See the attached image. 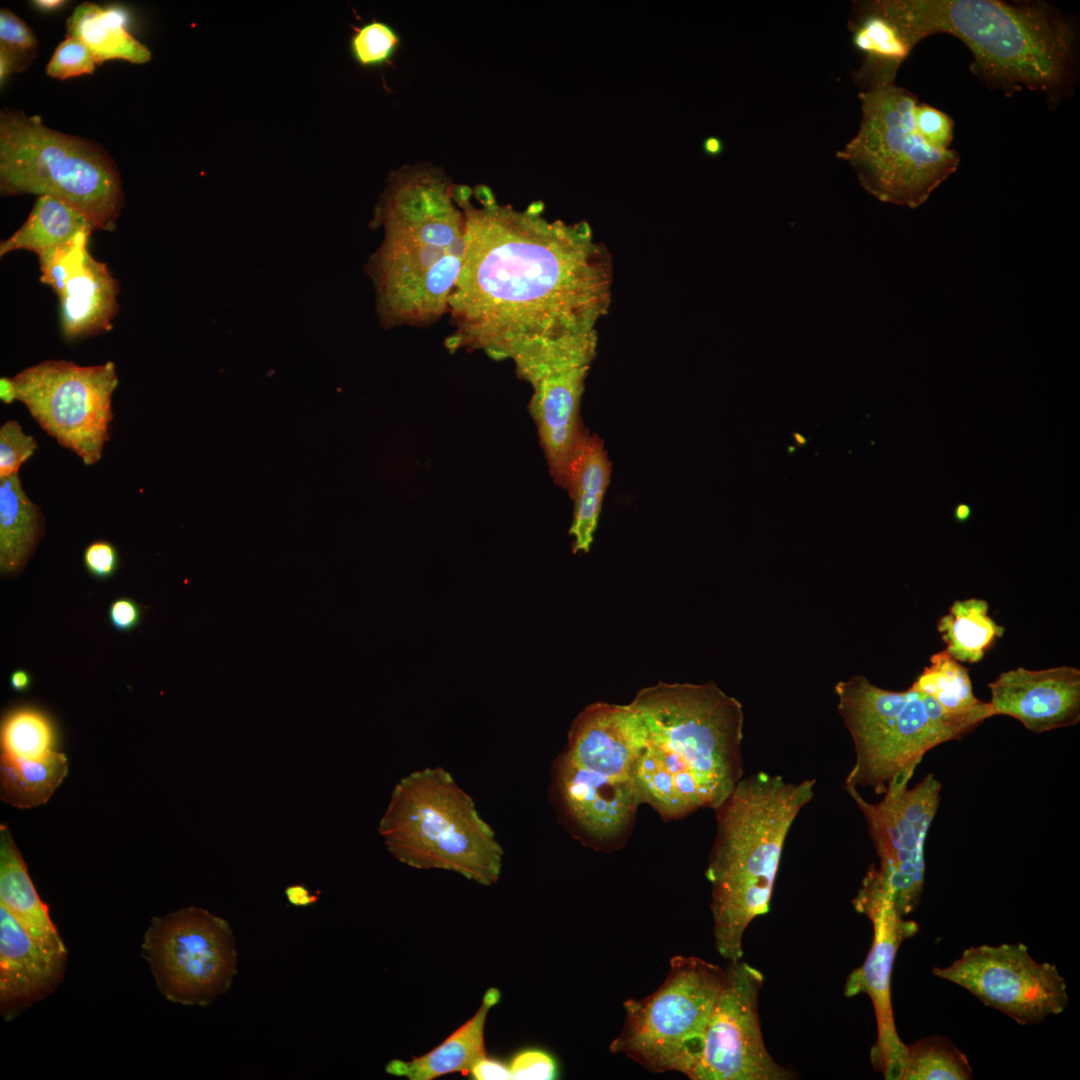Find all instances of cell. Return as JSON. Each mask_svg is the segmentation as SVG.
<instances>
[{
  "mask_svg": "<svg viewBox=\"0 0 1080 1080\" xmlns=\"http://www.w3.org/2000/svg\"><path fill=\"white\" fill-rule=\"evenodd\" d=\"M108 618L115 629L122 632H128L138 625L141 618V611L134 600L122 597L111 603L108 610Z\"/></svg>",
  "mask_w": 1080,
  "mask_h": 1080,
  "instance_id": "obj_43",
  "label": "cell"
},
{
  "mask_svg": "<svg viewBox=\"0 0 1080 1080\" xmlns=\"http://www.w3.org/2000/svg\"><path fill=\"white\" fill-rule=\"evenodd\" d=\"M87 571L96 578L111 577L118 567V552L107 541H95L89 544L83 554Z\"/></svg>",
  "mask_w": 1080,
  "mask_h": 1080,
  "instance_id": "obj_42",
  "label": "cell"
},
{
  "mask_svg": "<svg viewBox=\"0 0 1080 1080\" xmlns=\"http://www.w3.org/2000/svg\"><path fill=\"white\" fill-rule=\"evenodd\" d=\"M705 149L710 154H716L721 150V144L719 140L712 138L705 142Z\"/></svg>",
  "mask_w": 1080,
  "mask_h": 1080,
  "instance_id": "obj_49",
  "label": "cell"
},
{
  "mask_svg": "<svg viewBox=\"0 0 1080 1080\" xmlns=\"http://www.w3.org/2000/svg\"><path fill=\"white\" fill-rule=\"evenodd\" d=\"M9 681L15 691L21 692L29 688L31 677L27 671L18 669L11 673Z\"/></svg>",
  "mask_w": 1080,
  "mask_h": 1080,
  "instance_id": "obj_47",
  "label": "cell"
},
{
  "mask_svg": "<svg viewBox=\"0 0 1080 1080\" xmlns=\"http://www.w3.org/2000/svg\"><path fill=\"white\" fill-rule=\"evenodd\" d=\"M36 449V439L25 434L17 421H6L0 428V477L18 473Z\"/></svg>",
  "mask_w": 1080,
  "mask_h": 1080,
  "instance_id": "obj_39",
  "label": "cell"
},
{
  "mask_svg": "<svg viewBox=\"0 0 1080 1080\" xmlns=\"http://www.w3.org/2000/svg\"><path fill=\"white\" fill-rule=\"evenodd\" d=\"M475 1080H508L511 1073L508 1064L497 1059L487 1057L479 1059L471 1068L470 1073Z\"/></svg>",
  "mask_w": 1080,
  "mask_h": 1080,
  "instance_id": "obj_44",
  "label": "cell"
},
{
  "mask_svg": "<svg viewBox=\"0 0 1080 1080\" xmlns=\"http://www.w3.org/2000/svg\"><path fill=\"white\" fill-rule=\"evenodd\" d=\"M724 968L696 956L676 955L662 983L643 999L624 1002V1024L610 1051L655 1073L690 1076L722 989Z\"/></svg>",
  "mask_w": 1080,
  "mask_h": 1080,
  "instance_id": "obj_10",
  "label": "cell"
},
{
  "mask_svg": "<svg viewBox=\"0 0 1080 1080\" xmlns=\"http://www.w3.org/2000/svg\"><path fill=\"white\" fill-rule=\"evenodd\" d=\"M913 116L915 128L926 143L936 149H949L954 123L946 113L926 104H917Z\"/></svg>",
  "mask_w": 1080,
  "mask_h": 1080,
  "instance_id": "obj_40",
  "label": "cell"
},
{
  "mask_svg": "<svg viewBox=\"0 0 1080 1080\" xmlns=\"http://www.w3.org/2000/svg\"><path fill=\"white\" fill-rule=\"evenodd\" d=\"M609 477L610 463L602 441L585 433L566 486L574 500L570 534L574 537L575 552L590 549Z\"/></svg>",
  "mask_w": 1080,
  "mask_h": 1080,
  "instance_id": "obj_26",
  "label": "cell"
},
{
  "mask_svg": "<svg viewBox=\"0 0 1080 1080\" xmlns=\"http://www.w3.org/2000/svg\"><path fill=\"white\" fill-rule=\"evenodd\" d=\"M0 192L59 198L96 229L113 230L124 202L116 163L97 142L45 126L38 115L0 112Z\"/></svg>",
  "mask_w": 1080,
  "mask_h": 1080,
  "instance_id": "obj_8",
  "label": "cell"
},
{
  "mask_svg": "<svg viewBox=\"0 0 1080 1080\" xmlns=\"http://www.w3.org/2000/svg\"><path fill=\"white\" fill-rule=\"evenodd\" d=\"M646 742V726L631 703L595 702L573 720L564 752L589 771L615 780L634 781L635 766Z\"/></svg>",
  "mask_w": 1080,
  "mask_h": 1080,
  "instance_id": "obj_19",
  "label": "cell"
},
{
  "mask_svg": "<svg viewBox=\"0 0 1080 1080\" xmlns=\"http://www.w3.org/2000/svg\"><path fill=\"white\" fill-rule=\"evenodd\" d=\"M970 514V509L967 505L961 504L957 506L955 510V516L958 520H965Z\"/></svg>",
  "mask_w": 1080,
  "mask_h": 1080,
  "instance_id": "obj_50",
  "label": "cell"
},
{
  "mask_svg": "<svg viewBox=\"0 0 1080 1080\" xmlns=\"http://www.w3.org/2000/svg\"><path fill=\"white\" fill-rule=\"evenodd\" d=\"M87 230L96 227L80 210L59 198L38 196L23 225L1 241L0 256L16 250H28L38 256Z\"/></svg>",
  "mask_w": 1080,
  "mask_h": 1080,
  "instance_id": "obj_29",
  "label": "cell"
},
{
  "mask_svg": "<svg viewBox=\"0 0 1080 1080\" xmlns=\"http://www.w3.org/2000/svg\"><path fill=\"white\" fill-rule=\"evenodd\" d=\"M284 892L288 902L297 907L309 906L319 900V892L312 893L303 884L290 885Z\"/></svg>",
  "mask_w": 1080,
  "mask_h": 1080,
  "instance_id": "obj_45",
  "label": "cell"
},
{
  "mask_svg": "<svg viewBox=\"0 0 1080 1080\" xmlns=\"http://www.w3.org/2000/svg\"><path fill=\"white\" fill-rule=\"evenodd\" d=\"M67 773V757L58 751L39 760L1 757V798L17 808L37 807L50 799Z\"/></svg>",
  "mask_w": 1080,
  "mask_h": 1080,
  "instance_id": "obj_31",
  "label": "cell"
},
{
  "mask_svg": "<svg viewBox=\"0 0 1080 1080\" xmlns=\"http://www.w3.org/2000/svg\"><path fill=\"white\" fill-rule=\"evenodd\" d=\"M853 905L857 912L871 921L873 939L863 964L848 975L844 995L869 996L877 1024L876 1042L870 1051L871 1063L884 1079L901 1080L906 1044L896 1030L891 977L900 945L918 933L919 925L897 910L871 867L862 880Z\"/></svg>",
  "mask_w": 1080,
  "mask_h": 1080,
  "instance_id": "obj_16",
  "label": "cell"
},
{
  "mask_svg": "<svg viewBox=\"0 0 1080 1080\" xmlns=\"http://www.w3.org/2000/svg\"><path fill=\"white\" fill-rule=\"evenodd\" d=\"M910 779L896 778L878 803L866 801L856 788L844 787L867 823L879 858V866H872L874 873L903 916L921 901L924 845L941 800V783L934 774L913 788H908Z\"/></svg>",
  "mask_w": 1080,
  "mask_h": 1080,
  "instance_id": "obj_13",
  "label": "cell"
},
{
  "mask_svg": "<svg viewBox=\"0 0 1080 1080\" xmlns=\"http://www.w3.org/2000/svg\"><path fill=\"white\" fill-rule=\"evenodd\" d=\"M128 19V13L121 6L103 8L84 2L67 19V36L84 42L97 64L109 60L146 63L151 59V51L127 31Z\"/></svg>",
  "mask_w": 1080,
  "mask_h": 1080,
  "instance_id": "obj_27",
  "label": "cell"
},
{
  "mask_svg": "<svg viewBox=\"0 0 1080 1080\" xmlns=\"http://www.w3.org/2000/svg\"><path fill=\"white\" fill-rule=\"evenodd\" d=\"M97 65L90 48L80 39L67 36L56 47L46 73L57 79H68L83 74H91Z\"/></svg>",
  "mask_w": 1080,
  "mask_h": 1080,
  "instance_id": "obj_38",
  "label": "cell"
},
{
  "mask_svg": "<svg viewBox=\"0 0 1080 1080\" xmlns=\"http://www.w3.org/2000/svg\"><path fill=\"white\" fill-rule=\"evenodd\" d=\"M838 711L855 748L844 787L884 794L899 777H912L932 748L964 737L983 721L946 712L913 686L890 691L856 675L835 685Z\"/></svg>",
  "mask_w": 1080,
  "mask_h": 1080,
  "instance_id": "obj_7",
  "label": "cell"
},
{
  "mask_svg": "<svg viewBox=\"0 0 1080 1080\" xmlns=\"http://www.w3.org/2000/svg\"><path fill=\"white\" fill-rule=\"evenodd\" d=\"M465 251L448 301L451 351L514 363L596 331L611 302L612 260L585 222L501 205L486 185L453 187Z\"/></svg>",
  "mask_w": 1080,
  "mask_h": 1080,
  "instance_id": "obj_1",
  "label": "cell"
},
{
  "mask_svg": "<svg viewBox=\"0 0 1080 1080\" xmlns=\"http://www.w3.org/2000/svg\"><path fill=\"white\" fill-rule=\"evenodd\" d=\"M848 22L855 47L864 55L853 79L860 91L895 83L912 48L898 22L880 0L854 2Z\"/></svg>",
  "mask_w": 1080,
  "mask_h": 1080,
  "instance_id": "obj_22",
  "label": "cell"
},
{
  "mask_svg": "<svg viewBox=\"0 0 1080 1080\" xmlns=\"http://www.w3.org/2000/svg\"><path fill=\"white\" fill-rule=\"evenodd\" d=\"M64 0H34L31 4L42 12H54L65 6Z\"/></svg>",
  "mask_w": 1080,
  "mask_h": 1080,
  "instance_id": "obj_48",
  "label": "cell"
},
{
  "mask_svg": "<svg viewBox=\"0 0 1080 1080\" xmlns=\"http://www.w3.org/2000/svg\"><path fill=\"white\" fill-rule=\"evenodd\" d=\"M631 704L647 730L633 779L663 820L717 808L743 776L742 704L714 682L640 689Z\"/></svg>",
  "mask_w": 1080,
  "mask_h": 1080,
  "instance_id": "obj_3",
  "label": "cell"
},
{
  "mask_svg": "<svg viewBox=\"0 0 1080 1080\" xmlns=\"http://www.w3.org/2000/svg\"><path fill=\"white\" fill-rule=\"evenodd\" d=\"M38 40L31 28L12 11L0 10V83L28 68L36 57Z\"/></svg>",
  "mask_w": 1080,
  "mask_h": 1080,
  "instance_id": "obj_35",
  "label": "cell"
},
{
  "mask_svg": "<svg viewBox=\"0 0 1080 1080\" xmlns=\"http://www.w3.org/2000/svg\"><path fill=\"white\" fill-rule=\"evenodd\" d=\"M67 951H54L37 943L0 905V1012L12 1020L45 999L62 982Z\"/></svg>",
  "mask_w": 1080,
  "mask_h": 1080,
  "instance_id": "obj_20",
  "label": "cell"
},
{
  "mask_svg": "<svg viewBox=\"0 0 1080 1080\" xmlns=\"http://www.w3.org/2000/svg\"><path fill=\"white\" fill-rule=\"evenodd\" d=\"M500 998L501 993L497 988H489L476 1013L437 1047L409 1061L390 1060L385 1071L409 1080H432L454 1072L469 1075L473 1065L487 1055L484 1040L486 1018Z\"/></svg>",
  "mask_w": 1080,
  "mask_h": 1080,
  "instance_id": "obj_24",
  "label": "cell"
},
{
  "mask_svg": "<svg viewBox=\"0 0 1080 1080\" xmlns=\"http://www.w3.org/2000/svg\"><path fill=\"white\" fill-rule=\"evenodd\" d=\"M118 293L119 283L107 265L88 253L59 297L63 335L73 339L111 330Z\"/></svg>",
  "mask_w": 1080,
  "mask_h": 1080,
  "instance_id": "obj_23",
  "label": "cell"
},
{
  "mask_svg": "<svg viewBox=\"0 0 1080 1080\" xmlns=\"http://www.w3.org/2000/svg\"><path fill=\"white\" fill-rule=\"evenodd\" d=\"M857 134L836 153L850 164L860 185L882 202L909 208L923 204L953 174L955 150L930 146L914 124V94L895 83L860 91Z\"/></svg>",
  "mask_w": 1080,
  "mask_h": 1080,
  "instance_id": "obj_9",
  "label": "cell"
},
{
  "mask_svg": "<svg viewBox=\"0 0 1080 1080\" xmlns=\"http://www.w3.org/2000/svg\"><path fill=\"white\" fill-rule=\"evenodd\" d=\"M379 833L388 851L410 867L452 871L484 886L500 877L503 849L494 831L441 767L414 771L397 783Z\"/></svg>",
  "mask_w": 1080,
  "mask_h": 1080,
  "instance_id": "obj_6",
  "label": "cell"
},
{
  "mask_svg": "<svg viewBox=\"0 0 1080 1080\" xmlns=\"http://www.w3.org/2000/svg\"><path fill=\"white\" fill-rule=\"evenodd\" d=\"M92 231H82L72 239L51 247L38 255L40 281L48 285L58 298L64 292L71 275L82 265L88 252Z\"/></svg>",
  "mask_w": 1080,
  "mask_h": 1080,
  "instance_id": "obj_36",
  "label": "cell"
},
{
  "mask_svg": "<svg viewBox=\"0 0 1080 1080\" xmlns=\"http://www.w3.org/2000/svg\"><path fill=\"white\" fill-rule=\"evenodd\" d=\"M17 400L43 430L85 465L97 463L109 440L111 397L118 385L113 362L80 366L46 360L13 377Z\"/></svg>",
  "mask_w": 1080,
  "mask_h": 1080,
  "instance_id": "obj_12",
  "label": "cell"
},
{
  "mask_svg": "<svg viewBox=\"0 0 1080 1080\" xmlns=\"http://www.w3.org/2000/svg\"><path fill=\"white\" fill-rule=\"evenodd\" d=\"M691 1080H789L794 1074L768 1052L758 1013L763 973L729 961Z\"/></svg>",
  "mask_w": 1080,
  "mask_h": 1080,
  "instance_id": "obj_15",
  "label": "cell"
},
{
  "mask_svg": "<svg viewBox=\"0 0 1080 1080\" xmlns=\"http://www.w3.org/2000/svg\"><path fill=\"white\" fill-rule=\"evenodd\" d=\"M815 782L758 772L742 777L714 809L716 834L705 875L715 947L728 962L742 959L744 932L769 912L788 832L813 798Z\"/></svg>",
  "mask_w": 1080,
  "mask_h": 1080,
  "instance_id": "obj_5",
  "label": "cell"
},
{
  "mask_svg": "<svg viewBox=\"0 0 1080 1080\" xmlns=\"http://www.w3.org/2000/svg\"><path fill=\"white\" fill-rule=\"evenodd\" d=\"M155 983L169 1001L205 1007L226 993L237 974L229 923L200 907L153 917L142 943Z\"/></svg>",
  "mask_w": 1080,
  "mask_h": 1080,
  "instance_id": "obj_11",
  "label": "cell"
},
{
  "mask_svg": "<svg viewBox=\"0 0 1080 1080\" xmlns=\"http://www.w3.org/2000/svg\"><path fill=\"white\" fill-rule=\"evenodd\" d=\"M44 531L38 505L22 488L18 473L0 477V570L2 575L21 572L34 553Z\"/></svg>",
  "mask_w": 1080,
  "mask_h": 1080,
  "instance_id": "obj_28",
  "label": "cell"
},
{
  "mask_svg": "<svg viewBox=\"0 0 1080 1080\" xmlns=\"http://www.w3.org/2000/svg\"><path fill=\"white\" fill-rule=\"evenodd\" d=\"M0 905L43 947L67 951L5 824L0 826Z\"/></svg>",
  "mask_w": 1080,
  "mask_h": 1080,
  "instance_id": "obj_25",
  "label": "cell"
},
{
  "mask_svg": "<svg viewBox=\"0 0 1080 1080\" xmlns=\"http://www.w3.org/2000/svg\"><path fill=\"white\" fill-rule=\"evenodd\" d=\"M56 735L50 719L32 707L17 708L3 718L0 728L1 757L18 760L43 759L55 749Z\"/></svg>",
  "mask_w": 1080,
  "mask_h": 1080,
  "instance_id": "obj_34",
  "label": "cell"
},
{
  "mask_svg": "<svg viewBox=\"0 0 1080 1080\" xmlns=\"http://www.w3.org/2000/svg\"><path fill=\"white\" fill-rule=\"evenodd\" d=\"M589 367L550 373L532 384L529 410L554 480L567 486L572 462L584 432L580 424V401Z\"/></svg>",
  "mask_w": 1080,
  "mask_h": 1080,
  "instance_id": "obj_21",
  "label": "cell"
},
{
  "mask_svg": "<svg viewBox=\"0 0 1080 1080\" xmlns=\"http://www.w3.org/2000/svg\"><path fill=\"white\" fill-rule=\"evenodd\" d=\"M912 686L931 696L950 714L972 716L982 721L993 716L989 702L975 696L968 668L945 650L930 656L929 665Z\"/></svg>",
  "mask_w": 1080,
  "mask_h": 1080,
  "instance_id": "obj_32",
  "label": "cell"
},
{
  "mask_svg": "<svg viewBox=\"0 0 1080 1080\" xmlns=\"http://www.w3.org/2000/svg\"><path fill=\"white\" fill-rule=\"evenodd\" d=\"M0 399L6 404L17 400V390L13 378H0Z\"/></svg>",
  "mask_w": 1080,
  "mask_h": 1080,
  "instance_id": "obj_46",
  "label": "cell"
},
{
  "mask_svg": "<svg viewBox=\"0 0 1080 1080\" xmlns=\"http://www.w3.org/2000/svg\"><path fill=\"white\" fill-rule=\"evenodd\" d=\"M913 49L924 38L948 33L972 52L971 70L1013 93L1025 86L1051 97L1073 71V24L1044 2L998 0H881Z\"/></svg>",
  "mask_w": 1080,
  "mask_h": 1080,
  "instance_id": "obj_4",
  "label": "cell"
},
{
  "mask_svg": "<svg viewBox=\"0 0 1080 1080\" xmlns=\"http://www.w3.org/2000/svg\"><path fill=\"white\" fill-rule=\"evenodd\" d=\"M549 796L560 822L575 839L606 852L626 842L641 804L633 781L589 771L564 751L552 764Z\"/></svg>",
  "mask_w": 1080,
  "mask_h": 1080,
  "instance_id": "obj_17",
  "label": "cell"
},
{
  "mask_svg": "<svg viewBox=\"0 0 1080 1080\" xmlns=\"http://www.w3.org/2000/svg\"><path fill=\"white\" fill-rule=\"evenodd\" d=\"M932 974L1021 1025L1058 1015L1069 1004L1067 985L1057 967L1037 962L1023 943L969 947L949 966L932 968Z\"/></svg>",
  "mask_w": 1080,
  "mask_h": 1080,
  "instance_id": "obj_14",
  "label": "cell"
},
{
  "mask_svg": "<svg viewBox=\"0 0 1080 1080\" xmlns=\"http://www.w3.org/2000/svg\"><path fill=\"white\" fill-rule=\"evenodd\" d=\"M988 603L979 598L956 600L937 622L945 651L958 662L977 663L997 638L1004 634L988 614Z\"/></svg>",
  "mask_w": 1080,
  "mask_h": 1080,
  "instance_id": "obj_30",
  "label": "cell"
},
{
  "mask_svg": "<svg viewBox=\"0 0 1080 1080\" xmlns=\"http://www.w3.org/2000/svg\"><path fill=\"white\" fill-rule=\"evenodd\" d=\"M993 716L1007 715L1042 733L1080 720V670L1062 665L1008 670L988 684Z\"/></svg>",
  "mask_w": 1080,
  "mask_h": 1080,
  "instance_id": "obj_18",
  "label": "cell"
},
{
  "mask_svg": "<svg viewBox=\"0 0 1080 1080\" xmlns=\"http://www.w3.org/2000/svg\"><path fill=\"white\" fill-rule=\"evenodd\" d=\"M511 1079L553 1080L558 1076L555 1058L541 1049H525L516 1053L508 1064Z\"/></svg>",
  "mask_w": 1080,
  "mask_h": 1080,
  "instance_id": "obj_41",
  "label": "cell"
},
{
  "mask_svg": "<svg viewBox=\"0 0 1080 1080\" xmlns=\"http://www.w3.org/2000/svg\"><path fill=\"white\" fill-rule=\"evenodd\" d=\"M967 1056L945 1036L931 1035L906 1045L901 1080H970Z\"/></svg>",
  "mask_w": 1080,
  "mask_h": 1080,
  "instance_id": "obj_33",
  "label": "cell"
},
{
  "mask_svg": "<svg viewBox=\"0 0 1080 1080\" xmlns=\"http://www.w3.org/2000/svg\"><path fill=\"white\" fill-rule=\"evenodd\" d=\"M400 37L389 24L372 20L355 29L349 49L352 58L363 67L387 63L396 52Z\"/></svg>",
  "mask_w": 1080,
  "mask_h": 1080,
  "instance_id": "obj_37",
  "label": "cell"
},
{
  "mask_svg": "<svg viewBox=\"0 0 1080 1080\" xmlns=\"http://www.w3.org/2000/svg\"><path fill=\"white\" fill-rule=\"evenodd\" d=\"M454 183L432 164L392 171L375 205L371 228H383L364 271L383 328L426 327L448 312L465 251V219Z\"/></svg>",
  "mask_w": 1080,
  "mask_h": 1080,
  "instance_id": "obj_2",
  "label": "cell"
}]
</instances>
